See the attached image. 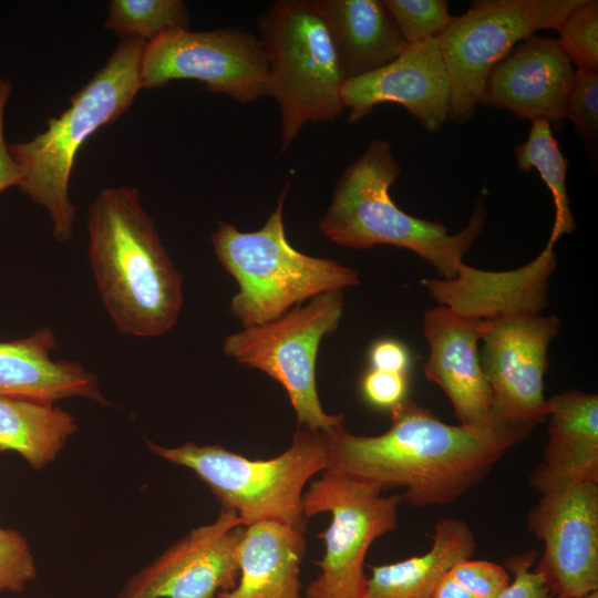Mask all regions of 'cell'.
<instances>
[{
	"label": "cell",
	"instance_id": "cell-1",
	"mask_svg": "<svg viewBox=\"0 0 598 598\" xmlns=\"http://www.w3.org/2000/svg\"><path fill=\"white\" fill-rule=\"evenodd\" d=\"M526 437L492 419L451 425L405 399L391 410V425L379 435H355L344 425L324 433L326 471L384 492L400 488L402 501L414 507L447 505L484 480Z\"/></svg>",
	"mask_w": 598,
	"mask_h": 598
},
{
	"label": "cell",
	"instance_id": "cell-2",
	"mask_svg": "<svg viewBox=\"0 0 598 598\" xmlns=\"http://www.w3.org/2000/svg\"><path fill=\"white\" fill-rule=\"evenodd\" d=\"M86 225L92 272L116 329L142 338L168 332L182 309L183 276L143 209L138 190H100Z\"/></svg>",
	"mask_w": 598,
	"mask_h": 598
},
{
	"label": "cell",
	"instance_id": "cell-3",
	"mask_svg": "<svg viewBox=\"0 0 598 598\" xmlns=\"http://www.w3.org/2000/svg\"><path fill=\"white\" fill-rule=\"evenodd\" d=\"M400 174L391 144L379 138L370 141L338 179L319 228L333 243L350 248L390 245L409 249L445 280L464 289L473 287L484 270L466 265L463 257L484 228L482 199L476 202L467 226L450 235L444 225L409 215L395 205L390 188Z\"/></svg>",
	"mask_w": 598,
	"mask_h": 598
},
{
	"label": "cell",
	"instance_id": "cell-4",
	"mask_svg": "<svg viewBox=\"0 0 598 598\" xmlns=\"http://www.w3.org/2000/svg\"><path fill=\"white\" fill-rule=\"evenodd\" d=\"M145 42L123 39L106 63L85 83L56 117L28 142L8 144L21 168L19 189L43 206L59 243L72 238L76 208L69 196L75 157L100 127L118 118L133 103L140 85V60Z\"/></svg>",
	"mask_w": 598,
	"mask_h": 598
},
{
	"label": "cell",
	"instance_id": "cell-5",
	"mask_svg": "<svg viewBox=\"0 0 598 598\" xmlns=\"http://www.w3.org/2000/svg\"><path fill=\"white\" fill-rule=\"evenodd\" d=\"M288 189L286 183L258 230L240 231L219 221L212 236L216 257L238 285L230 309L244 328L266 324L307 299L360 283L354 269L302 254L288 241L282 216Z\"/></svg>",
	"mask_w": 598,
	"mask_h": 598
},
{
	"label": "cell",
	"instance_id": "cell-6",
	"mask_svg": "<svg viewBox=\"0 0 598 598\" xmlns=\"http://www.w3.org/2000/svg\"><path fill=\"white\" fill-rule=\"evenodd\" d=\"M151 452L190 470L221 507L233 509L245 527L276 523L305 533L303 493L328 467L324 433L298 429L290 446L271 458H249L221 445L185 442L175 447L146 441Z\"/></svg>",
	"mask_w": 598,
	"mask_h": 598
},
{
	"label": "cell",
	"instance_id": "cell-7",
	"mask_svg": "<svg viewBox=\"0 0 598 598\" xmlns=\"http://www.w3.org/2000/svg\"><path fill=\"white\" fill-rule=\"evenodd\" d=\"M268 59L265 95L280 107L281 150L309 122H331L343 111L346 81L315 0H278L258 17Z\"/></svg>",
	"mask_w": 598,
	"mask_h": 598
},
{
	"label": "cell",
	"instance_id": "cell-8",
	"mask_svg": "<svg viewBox=\"0 0 598 598\" xmlns=\"http://www.w3.org/2000/svg\"><path fill=\"white\" fill-rule=\"evenodd\" d=\"M343 305L342 290L326 292L305 307L295 306L277 320L244 328L224 341L227 357L281 384L299 429L328 433L344 425L343 414H328L322 409L316 382L319 344L338 328Z\"/></svg>",
	"mask_w": 598,
	"mask_h": 598
},
{
	"label": "cell",
	"instance_id": "cell-9",
	"mask_svg": "<svg viewBox=\"0 0 598 598\" xmlns=\"http://www.w3.org/2000/svg\"><path fill=\"white\" fill-rule=\"evenodd\" d=\"M401 502V495H384L372 483L329 471L311 481L303 493V514L309 518L328 513L331 520L318 535L324 553L315 561L320 573L306 587L305 598H364L368 550L398 528Z\"/></svg>",
	"mask_w": 598,
	"mask_h": 598
},
{
	"label": "cell",
	"instance_id": "cell-10",
	"mask_svg": "<svg viewBox=\"0 0 598 598\" xmlns=\"http://www.w3.org/2000/svg\"><path fill=\"white\" fill-rule=\"evenodd\" d=\"M582 0H478L436 38L450 81V114L470 120L496 64L542 29H556Z\"/></svg>",
	"mask_w": 598,
	"mask_h": 598
},
{
	"label": "cell",
	"instance_id": "cell-11",
	"mask_svg": "<svg viewBox=\"0 0 598 598\" xmlns=\"http://www.w3.org/2000/svg\"><path fill=\"white\" fill-rule=\"evenodd\" d=\"M559 327L554 315L506 312L483 319L480 360L492 392L493 421L529 435L547 417V350Z\"/></svg>",
	"mask_w": 598,
	"mask_h": 598
},
{
	"label": "cell",
	"instance_id": "cell-12",
	"mask_svg": "<svg viewBox=\"0 0 598 598\" xmlns=\"http://www.w3.org/2000/svg\"><path fill=\"white\" fill-rule=\"evenodd\" d=\"M268 59L260 39L240 29L168 32L144 44L141 89L196 80L239 103L265 96Z\"/></svg>",
	"mask_w": 598,
	"mask_h": 598
},
{
	"label": "cell",
	"instance_id": "cell-13",
	"mask_svg": "<svg viewBox=\"0 0 598 598\" xmlns=\"http://www.w3.org/2000/svg\"><path fill=\"white\" fill-rule=\"evenodd\" d=\"M527 524L544 544L534 570L555 596L580 598L598 590V483L540 494Z\"/></svg>",
	"mask_w": 598,
	"mask_h": 598
},
{
	"label": "cell",
	"instance_id": "cell-14",
	"mask_svg": "<svg viewBox=\"0 0 598 598\" xmlns=\"http://www.w3.org/2000/svg\"><path fill=\"white\" fill-rule=\"evenodd\" d=\"M244 532L237 513L221 507L214 522L192 529L132 575L116 598H214L231 589Z\"/></svg>",
	"mask_w": 598,
	"mask_h": 598
},
{
	"label": "cell",
	"instance_id": "cell-15",
	"mask_svg": "<svg viewBox=\"0 0 598 598\" xmlns=\"http://www.w3.org/2000/svg\"><path fill=\"white\" fill-rule=\"evenodd\" d=\"M450 81L436 38L408 44L390 63L344 81L341 90L348 122H360L383 103L402 105L431 133L450 114Z\"/></svg>",
	"mask_w": 598,
	"mask_h": 598
},
{
	"label": "cell",
	"instance_id": "cell-16",
	"mask_svg": "<svg viewBox=\"0 0 598 598\" xmlns=\"http://www.w3.org/2000/svg\"><path fill=\"white\" fill-rule=\"evenodd\" d=\"M573 63L557 40L529 35L491 71L480 104L559 131L574 86Z\"/></svg>",
	"mask_w": 598,
	"mask_h": 598
},
{
	"label": "cell",
	"instance_id": "cell-17",
	"mask_svg": "<svg viewBox=\"0 0 598 598\" xmlns=\"http://www.w3.org/2000/svg\"><path fill=\"white\" fill-rule=\"evenodd\" d=\"M482 322L443 305L426 310L423 317L430 346L424 374L446 394L462 425L491 420L492 392L477 351Z\"/></svg>",
	"mask_w": 598,
	"mask_h": 598
},
{
	"label": "cell",
	"instance_id": "cell-18",
	"mask_svg": "<svg viewBox=\"0 0 598 598\" xmlns=\"http://www.w3.org/2000/svg\"><path fill=\"white\" fill-rule=\"evenodd\" d=\"M542 462L529 475L539 494L580 482L598 483V396L577 390L548 399Z\"/></svg>",
	"mask_w": 598,
	"mask_h": 598
},
{
	"label": "cell",
	"instance_id": "cell-19",
	"mask_svg": "<svg viewBox=\"0 0 598 598\" xmlns=\"http://www.w3.org/2000/svg\"><path fill=\"white\" fill-rule=\"evenodd\" d=\"M55 348L56 338L49 327L0 342V396L45 403L85 398L110 405L97 378L78 361H54L51 353Z\"/></svg>",
	"mask_w": 598,
	"mask_h": 598
},
{
	"label": "cell",
	"instance_id": "cell-20",
	"mask_svg": "<svg viewBox=\"0 0 598 598\" xmlns=\"http://www.w3.org/2000/svg\"><path fill=\"white\" fill-rule=\"evenodd\" d=\"M303 533L276 524L245 527L236 585L214 598H305L300 580L306 554Z\"/></svg>",
	"mask_w": 598,
	"mask_h": 598
},
{
	"label": "cell",
	"instance_id": "cell-21",
	"mask_svg": "<svg viewBox=\"0 0 598 598\" xmlns=\"http://www.w3.org/2000/svg\"><path fill=\"white\" fill-rule=\"evenodd\" d=\"M346 80L378 70L408 47L383 0H315Z\"/></svg>",
	"mask_w": 598,
	"mask_h": 598
},
{
	"label": "cell",
	"instance_id": "cell-22",
	"mask_svg": "<svg viewBox=\"0 0 598 598\" xmlns=\"http://www.w3.org/2000/svg\"><path fill=\"white\" fill-rule=\"evenodd\" d=\"M475 549L474 533L464 520L441 519L426 553L369 566L364 598H432L439 581L457 561L471 558Z\"/></svg>",
	"mask_w": 598,
	"mask_h": 598
},
{
	"label": "cell",
	"instance_id": "cell-23",
	"mask_svg": "<svg viewBox=\"0 0 598 598\" xmlns=\"http://www.w3.org/2000/svg\"><path fill=\"white\" fill-rule=\"evenodd\" d=\"M78 429L54 403L0 396V452L18 453L35 471L51 464Z\"/></svg>",
	"mask_w": 598,
	"mask_h": 598
},
{
	"label": "cell",
	"instance_id": "cell-24",
	"mask_svg": "<svg viewBox=\"0 0 598 598\" xmlns=\"http://www.w3.org/2000/svg\"><path fill=\"white\" fill-rule=\"evenodd\" d=\"M514 153L518 169L525 173L536 169L551 194L555 219L548 240L555 244L576 227L566 186L568 159L545 121L532 122L526 141L517 144Z\"/></svg>",
	"mask_w": 598,
	"mask_h": 598
},
{
	"label": "cell",
	"instance_id": "cell-25",
	"mask_svg": "<svg viewBox=\"0 0 598 598\" xmlns=\"http://www.w3.org/2000/svg\"><path fill=\"white\" fill-rule=\"evenodd\" d=\"M104 27L123 39L145 43L188 28V12L179 0H112Z\"/></svg>",
	"mask_w": 598,
	"mask_h": 598
},
{
	"label": "cell",
	"instance_id": "cell-26",
	"mask_svg": "<svg viewBox=\"0 0 598 598\" xmlns=\"http://www.w3.org/2000/svg\"><path fill=\"white\" fill-rule=\"evenodd\" d=\"M560 48L577 69L598 70V1L582 0L558 28Z\"/></svg>",
	"mask_w": 598,
	"mask_h": 598
},
{
	"label": "cell",
	"instance_id": "cell-27",
	"mask_svg": "<svg viewBox=\"0 0 598 598\" xmlns=\"http://www.w3.org/2000/svg\"><path fill=\"white\" fill-rule=\"evenodd\" d=\"M408 44L434 39L453 16L445 0H383Z\"/></svg>",
	"mask_w": 598,
	"mask_h": 598
},
{
	"label": "cell",
	"instance_id": "cell-28",
	"mask_svg": "<svg viewBox=\"0 0 598 598\" xmlns=\"http://www.w3.org/2000/svg\"><path fill=\"white\" fill-rule=\"evenodd\" d=\"M566 120H569L588 147L598 137V70L577 69L569 96Z\"/></svg>",
	"mask_w": 598,
	"mask_h": 598
},
{
	"label": "cell",
	"instance_id": "cell-29",
	"mask_svg": "<svg viewBox=\"0 0 598 598\" xmlns=\"http://www.w3.org/2000/svg\"><path fill=\"white\" fill-rule=\"evenodd\" d=\"M37 574L34 557L25 537L16 529L0 527V592L23 591Z\"/></svg>",
	"mask_w": 598,
	"mask_h": 598
},
{
	"label": "cell",
	"instance_id": "cell-30",
	"mask_svg": "<svg viewBox=\"0 0 598 598\" xmlns=\"http://www.w3.org/2000/svg\"><path fill=\"white\" fill-rule=\"evenodd\" d=\"M448 573L476 598H497L511 582L506 568L487 560L462 559Z\"/></svg>",
	"mask_w": 598,
	"mask_h": 598
},
{
	"label": "cell",
	"instance_id": "cell-31",
	"mask_svg": "<svg viewBox=\"0 0 598 598\" xmlns=\"http://www.w3.org/2000/svg\"><path fill=\"white\" fill-rule=\"evenodd\" d=\"M537 558L535 549L508 557L504 565L514 578L497 598H560L548 589L540 575L534 570Z\"/></svg>",
	"mask_w": 598,
	"mask_h": 598
},
{
	"label": "cell",
	"instance_id": "cell-32",
	"mask_svg": "<svg viewBox=\"0 0 598 598\" xmlns=\"http://www.w3.org/2000/svg\"><path fill=\"white\" fill-rule=\"evenodd\" d=\"M406 373L382 371L370 368L361 382L364 399L379 409L392 410L406 399Z\"/></svg>",
	"mask_w": 598,
	"mask_h": 598
},
{
	"label": "cell",
	"instance_id": "cell-33",
	"mask_svg": "<svg viewBox=\"0 0 598 598\" xmlns=\"http://www.w3.org/2000/svg\"><path fill=\"white\" fill-rule=\"evenodd\" d=\"M372 369L406 373L411 358L406 347L394 339H380L369 350Z\"/></svg>",
	"mask_w": 598,
	"mask_h": 598
},
{
	"label": "cell",
	"instance_id": "cell-34",
	"mask_svg": "<svg viewBox=\"0 0 598 598\" xmlns=\"http://www.w3.org/2000/svg\"><path fill=\"white\" fill-rule=\"evenodd\" d=\"M11 93V83L0 78V193L21 181V168L10 155L4 138V109Z\"/></svg>",
	"mask_w": 598,
	"mask_h": 598
},
{
	"label": "cell",
	"instance_id": "cell-35",
	"mask_svg": "<svg viewBox=\"0 0 598 598\" xmlns=\"http://www.w3.org/2000/svg\"><path fill=\"white\" fill-rule=\"evenodd\" d=\"M448 571L436 585L432 598H476L458 584Z\"/></svg>",
	"mask_w": 598,
	"mask_h": 598
},
{
	"label": "cell",
	"instance_id": "cell-36",
	"mask_svg": "<svg viewBox=\"0 0 598 598\" xmlns=\"http://www.w3.org/2000/svg\"><path fill=\"white\" fill-rule=\"evenodd\" d=\"M580 598H598V590L589 592Z\"/></svg>",
	"mask_w": 598,
	"mask_h": 598
}]
</instances>
